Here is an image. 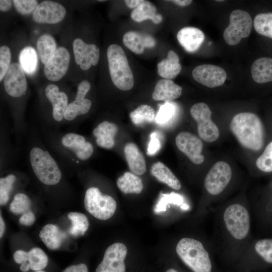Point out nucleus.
Wrapping results in <instances>:
<instances>
[{
	"label": "nucleus",
	"instance_id": "43",
	"mask_svg": "<svg viewBox=\"0 0 272 272\" xmlns=\"http://www.w3.org/2000/svg\"><path fill=\"white\" fill-rule=\"evenodd\" d=\"M11 53L7 46H2L0 48V81H2L10 67Z\"/></svg>",
	"mask_w": 272,
	"mask_h": 272
},
{
	"label": "nucleus",
	"instance_id": "37",
	"mask_svg": "<svg viewBox=\"0 0 272 272\" xmlns=\"http://www.w3.org/2000/svg\"><path fill=\"white\" fill-rule=\"evenodd\" d=\"M31 200L29 197L23 193H16L11 201L9 209L14 214H23L29 211Z\"/></svg>",
	"mask_w": 272,
	"mask_h": 272
},
{
	"label": "nucleus",
	"instance_id": "56",
	"mask_svg": "<svg viewBox=\"0 0 272 272\" xmlns=\"http://www.w3.org/2000/svg\"><path fill=\"white\" fill-rule=\"evenodd\" d=\"M35 272H45V271L41 270L36 271Z\"/></svg>",
	"mask_w": 272,
	"mask_h": 272
},
{
	"label": "nucleus",
	"instance_id": "28",
	"mask_svg": "<svg viewBox=\"0 0 272 272\" xmlns=\"http://www.w3.org/2000/svg\"><path fill=\"white\" fill-rule=\"evenodd\" d=\"M150 172L159 181L166 184L172 189L178 190L181 188V184L179 179L162 162L159 161L154 163Z\"/></svg>",
	"mask_w": 272,
	"mask_h": 272
},
{
	"label": "nucleus",
	"instance_id": "15",
	"mask_svg": "<svg viewBox=\"0 0 272 272\" xmlns=\"http://www.w3.org/2000/svg\"><path fill=\"white\" fill-rule=\"evenodd\" d=\"M192 75L196 82L209 88L223 85L227 78V74L223 68L209 64L196 66Z\"/></svg>",
	"mask_w": 272,
	"mask_h": 272
},
{
	"label": "nucleus",
	"instance_id": "12",
	"mask_svg": "<svg viewBox=\"0 0 272 272\" xmlns=\"http://www.w3.org/2000/svg\"><path fill=\"white\" fill-rule=\"evenodd\" d=\"M175 143L178 149L192 163L199 165L203 162L205 157L201 154L203 144L196 135L187 131L180 132L175 138Z\"/></svg>",
	"mask_w": 272,
	"mask_h": 272
},
{
	"label": "nucleus",
	"instance_id": "39",
	"mask_svg": "<svg viewBox=\"0 0 272 272\" xmlns=\"http://www.w3.org/2000/svg\"><path fill=\"white\" fill-rule=\"evenodd\" d=\"M256 166L263 172H272V141L264 148L262 153L257 159Z\"/></svg>",
	"mask_w": 272,
	"mask_h": 272
},
{
	"label": "nucleus",
	"instance_id": "18",
	"mask_svg": "<svg viewBox=\"0 0 272 272\" xmlns=\"http://www.w3.org/2000/svg\"><path fill=\"white\" fill-rule=\"evenodd\" d=\"M62 147L71 151L79 160L86 161L93 155L94 148L92 144L82 135L68 132L60 139Z\"/></svg>",
	"mask_w": 272,
	"mask_h": 272
},
{
	"label": "nucleus",
	"instance_id": "49",
	"mask_svg": "<svg viewBox=\"0 0 272 272\" xmlns=\"http://www.w3.org/2000/svg\"><path fill=\"white\" fill-rule=\"evenodd\" d=\"M12 6V1L9 0L0 1V10L2 12L9 11Z\"/></svg>",
	"mask_w": 272,
	"mask_h": 272
},
{
	"label": "nucleus",
	"instance_id": "53",
	"mask_svg": "<svg viewBox=\"0 0 272 272\" xmlns=\"http://www.w3.org/2000/svg\"><path fill=\"white\" fill-rule=\"evenodd\" d=\"M20 268L22 271L27 272L30 269V264L28 262H24L21 264Z\"/></svg>",
	"mask_w": 272,
	"mask_h": 272
},
{
	"label": "nucleus",
	"instance_id": "34",
	"mask_svg": "<svg viewBox=\"0 0 272 272\" xmlns=\"http://www.w3.org/2000/svg\"><path fill=\"white\" fill-rule=\"evenodd\" d=\"M155 116L154 109L151 106L146 104L139 106L129 114L131 121L137 125L152 122Z\"/></svg>",
	"mask_w": 272,
	"mask_h": 272
},
{
	"label": "nucleus",
	"instance_id": "46",
	"mask_svg": "<svg viewBox=\"0 0 272 272\" xmlns=\"http://www.w3.org/2000/svg\"><path fill=\"white\" fill-rule=\"evenodd\" d=\"M35 221L34 214L31 211L23 214L19 219V222L23 225L29 226L34 224Z\"/></svg>",
	"mask_w": 272,
	"mask_h": 272
},
{
	"label": "nucleus",
	"instance_id": "25",
	"mask_svg": "<svg viewBox=\"0 0 272 272\" xmlns=\"http://www.w3.org/2000/svg\"><path fill=\"white\" fill-rule=\"evenodd\" d=\"M39 237L46 246L50 250L59 248L66 238L65 233L53 224H47L40 230Z\"/></svg>",
	"mask_w": 272,
	"mask_h": 272
},
{
	"label": "nucleus",
	"instance_id": "52",
	"mask_svg": "<svg viewBox=\"0 0 272 272\" xmlns=\"http://www.w3.org/2000/svg\"><path fill=\"white\" fill-rule=\"evenodd\" d=\"M5 231V224L2 218V216L0 217V237L2 238Z\"/></svg>",
	"mask_w": 272,
	"mask_h": 272
},
{
	"label": "nucleus",
	"instance_id": "13",
	"mask_svg": "<svg viewBox=\"0 0 272 272\" xmlns=\"http://www.w3.org/2000/svg\"><path fill=\"white\" fill-rule=\"evenodd\" d=\"M24 71L19 63H12L4 77V88L10 96L18 98L24 95L27 89Z\"/></svg>",
	"mask_w": 272,
	"mask_h": 272
},
{
	"label": "nucleus",
	"instance_id": "21",
	"mask_svg": "<svg viewBox=\"0 0 272 272\" xmlns=\"http://www.w3.org/2000/svg\"><path fill=\"white\" fill-rule=\"evenodd\" d=\"M205 38L203 32L194 27H185L177 33L179 44L188 52H194L200 47Z\"/></svg>",
	"mask_w": 272,
	"mask_h": 272
},
{
	"label": "nucleus",
	"instance_id": "27",
	"mask_svg": "<svg viewBox=\"0 0 272 272\" xmlns=\"http://www.w3.org/2000/svg\"><path fill=\"white\" fill-rule=\"evenodd\" d=\"M251 72L253 80L257 83L272 82V58L257 59L251 65Z\"/></svg>",
	"mask_w": 272,
	"mask_h": 272
},
{
	"label": "nucleus",
	"instance_id": "24",
	"mask_svg": "<svg viewBox=\"0 0 272 272\" xmlns=\"http://www.w3.org/2000/svg\"><path fill=\"white\" fill-rule=\"evenodd\" d=\"M124 152L130 170L138 175L145 174L147 171L146 163L137 145L132 143H127Z\"/></svg>",
	"mask_w": 272,
	"mask_h": 272
},
{
	"label": "nucleus",
	"instance_id": "4",
	"mask_svg": "<svg viewBox=\"0 0 272 272\" xmlns=\"http://www.w3.org/2000/svg\"><path fill=\"white\" fill-rule=\"evenodd\" d=\"M29 161L33 172L42 183L53 185L59 182L61 172L47 151L39 147H33L29 153Z\"/></svg>",
	"mask_w": 272,
	"mask_h": 272
},
{
	"label": "nucleus",
	"instance_id": "9",
	"mask_svg": "<svg viewBox=\"0 0 272 272\" xmlns=\"http://www.w3.org/2000/svg\"><path fill=\"white\" fill-rule=\"evenodd\" d=\"M230 165L224 161L216 163L207 174L204 186L207 191L213 195L221 193L229 183L232 177Z\"/></svg>",
	"mask_w": 272,
	"mask_h": 272
},
{
	"label": "nucleus",
	"instance_id": "55",
	"mask_svg": "<svg viewBox=\"0 0 272 272\" xmlns=\"http://www.w3.org/2000/svg\"><path fill=\"white\" fill-rule=\"evenodd\" d=\"M181 208L183 209H187L188 208V207L186 206V205H183L181 207Z\"/></svg>",
	"mask_w": 272,
	"mask_h": 272
},
{
	"label": "nucleus",
	"instance_id": "54",
	"mask_svg": "<svg viewBox=\"0 0 272 272\" xmlns=\"http://www.w3.org/2000/svg\"><path fill=\"white\" fill-rule=\"evenodd\" d=\"M166 272H178V271L173 268H170L167 270Z\"/></svg>",
	"mask_w": 272,
	"mask_h": 272
},
{
	"label": "nucleus",
	"instance_id": "40",
	"mask_svg": "<svg viewBox=\"0 0 272 272\" xmlns=\"http://www.w3.org/2000/svg\"><path fill=\"white\" fill-rule=\"evenodd\" d=\"M254 250L265 262L272 263V238H264L256 242Z\"/></svg>",
	"mask_w": 272,
	"mask_h": 272
},
{
	"label": "nucleus",
	"instance_id": "32",
	"mask_svg": "<svg viewBox=\"0 0 272 272\" xmlns=\"http://www.w3.org/2000/svg\"><path fill=\"white\" fill-rule=\"evenodd\" d=\"M20 64L25 72L29 75L34 73L37 66V55L35 49L30 46L24 48L19 56Z\"/></svg>",
	"mask_w": 272,
	"mask_h": 272
},
{
	"label": "nucleus",
	"instance_id": "1",
	"mask_svg": "<svg viewBox=\"0 0 272 272\" xmlns=\"http://www.w3.org/2000/svg\"><path fill=\"white\" fill-rule=\"evenodd\" d=\"M230 128L239 143L246 149L260 151L263 147L265 131L259 117L251 112H241L232 118Z\"/></svg>",
	"mask_w": 272,
	"mask_h": 272
},
{
	"label": "nucleus",
	"instance_id": "29",
	"mask_svg": "<svg viewBox=\"0 0 272 272\" xmlns=\"http://www.w3.org/2000/svg\"><path fill=\"white\" fill-rule=\"evenodd\" d=\"M131 18L137 22H141L150 19L156 24L162 21V16L157 14V9L155 5L149 1H144L131 13Z\"/></svg>",
	"mask_w": 272,
	"mask_h": 272
},
{
	"label": "nucleus",
	"instance_id": "10",
	"mask_svg": "<svg viewBox=\"0 0 272 272\" xmlns=\"http://www.w3.org/2000/svg\"><path fill=\"white\" fill-rule=\"evenodd\" d=\"M126 254L127 248L124 244L118 242L110 245L95 272H125L124 260Z\"/></svg>",
	"mask_w": 272,
	"mask_h": 272
},
{
	"label": "nucleus",
	"instance_id": "17",
	"mask_svg": "<svg viewBox=\"0 0 272 272\" xmlns=\"http://www.w3.org/2000/svg\"><path fill=\"white\" fill-rule=\"evenodd\" d=\"M66 10L61 4L44 1L38 4L33 13L34 21L38 23L56 24L62 21L66 15Z\"/></svg>",
	"mask_w": 272,
	"mask_h": 272
},
{
	"label": "nucleus",
	"instance_id": "57",
	"mask_svg": "<svg viewBox=\"0 0 272 272\" xmlns=\"http://www.w3.org/2000/svg\"><path fill=\"white\" fill-rule=\"evenodd\" d=\"M217 1V2H222V1H221V0L219 1V0H217V1Z\"/></svg>",
	"mask_w": 272,
	"mask_h": 272
},
{
	"label": "nucleus",
	"instance_id": "50",
	"mask_svg": "<svg viewBox=\"0 0 272 272\" xmlns=\"http://www.w3.org/2000/svg\"><path fill=\"white\" fill-rule=\"evenodd\" d=\"M144 1L143 0H125L124 2L127 7L129 8H136Z\"/></svg>",
	"mask_w": 272,
	"mask_h": 272
},
{
	"label": "nucleus",
	"instance_id": "48",
	"mask_svg": "<svg viewBox=\"0 0 272 272\" xmlns=\"http://www.w3.org/2000/svg\"><path fill=\"white\" fill-rule=\"evenodd\" d=\"M62 272H88V270L85 264L80 263L69 266Z\"/></svg>",
	"mask_w": 272,
	"mask_h": 272
},
{
	"label": "nucleus",
	"instance_id": "3",
	"mask_svg": "<svg viewBox=\"0 0 272 272\" xmlns=\"http://www.w3.org/2000/svg\"><path fill=\"white\" fill-rule=\"evenodd\" d=\"M107 57L110 75L114 85L123 91L131 89L134 85L133 76L122 47L116 44L109 45Z\"/></svg>",
	"mask_w": 272,
	"mask_h": 272
},
{
	"label": "nucleus",
	"instance_id": "51",
	"mask_svg": "<svg viewBox=\"0 0 272 272\" xmlns=\"http://www.w3.org/2000/svg\"><path fill=\"white\" fill-rule=\"evenodd\" d=\"M172 3L180 7H186L189 5L192 2L191 0H173Z\"/></svg>",
	"mask_w": 272,
	"mask_h": 272
},
{
	"label": "nucleus",
	"instance_id": "31",
	"mask_svg": "<svg viewBox=\"0 0 272 272\" xmlns=\"http://www.w3.org/2000/svg\"><path fill=\"white\" fill-rule=\"evenodd\" d=\"M37 48L41 62L44 64L57 49L54 38L49 34H43L38 38Z\"/></svg>",
	"mask_w": 272,
	"mask_h": 272
},
{
	"label": "nucleus",
	"instance_id": "36",
	"mask_svg": "<svg viewBox=\"0 0 272 272\" xmlns=\"http://www.w3.org/2000/svg\"><path fill=\"white\" fill-rule=\"evenodd\" d=\"M48 260L47 256L40 248H33L28 252L27 262L33 270L43 269L47 266Z\"/></svg>",
	"mask_w": 272,
	"mask_h": 272
},
{
	"label": "nucleus",
	"instance_id": "23",
	"mask_svg": "<svg viewBox=\"0 0 272 272\" xmlns=\"http://www.w3.org/2000/svg\"><path fill=\"white\" fill-rule=\"evenodd\" d=\"M182 87L170 79H163L158 81L152 93L155 100L168 102L180 96Z\"/></svg>",
	"mask_w": 272,
	"mask_h": 272
},
{
	"label": "nucleus",
	"instance_id": "45",
	"mask_svg": "<svg viewBox=\"0 0 272 272\" xmlns=\"http://www.w3.org/2000/svg\"><path fill=\"white\" fill-rule=\"evenodd\" d=\"M161 143L158 137V133L154 132L150 135V140L147 149V155L153 156L155 155L161 149Z\"/></svg>",
	"mask_w": 272,
	"mask_h": 272
},
{
	"label": "nucleus",
	"instance_id": "44",
	"mask_svg": "<svg viewBox=\"0 0 272 272\" xmlns=\"http://www.w3.org/2000/svg\"><path fill=\"white\" fill-rule=\"evenodd\" d=\"M13 2L17 11L23 15L33 13L38 5V2L35 0H14Z\"/></svg>",
	"mask_w": 272,
	"mask_h": 272
},
{
	"label": "nucleus",
	"instance_id": "22",
	"mask_svg": "<svg viewBox=\"0 0 272 272\" xmlns=\"http://www.w3.org/2000/svg\"><path fill=\"white\" fill-rule=\"evenodd\" d=\"M118 130L117 126L113 122L103 121L99 123L92 131L96 138V144L102 148H112L115 145V137Z\"/></svg>",
	"mask_w": 272,
	"mask_h": 272
},
{
	"label": "nucleus",
	"instance_id": "33",
	"mask_svg": "<svg viewBox=\"0 0 272 272\" xmlns=\"http://www.w3.org/2000/svg\"><path fill=\"white\" fill-rule=\"evenodd\" d=\"M72 223L69 233L74 237L83 236L88 229L89 223L87 217L83 214L71 212L67 215Z\"/></svg>",
	"mask_w": 272,
	"mask_h": 272
},
{
	"label": "nucleus",
	"instance_id": "11",
	"mask_svg": "<svg viewBox=\"0 0 272 272\" xmlns=\"http://www.w3.org/2000/svg\"><path fill=\"white\" fill-rule=\"evenodd\" d=\"M70 60L68 50L62 46L57 48L45 64L43 70L46 78L52 82L60 80L67 71Z\"/></svg>",
	"mask_w": 272,
	"mask_h": 272
},
{
	"label": "nucleus",
	"instance_id": "20",
	"mask_svg": "<svg viewBox=\"0 0 272 272\" xmlns=\"http://www.w3.org/2000/svg\"><path fill=\"white\" fill-rule=\"evenodd\" d=\"M124 45L132 52L140 54L145 48H153L156 44L155 38L148 34L135 31H129L123 36Z\"/></svg>",
	"mask_w": 272,
	"mask_h": 272
},
{
	"label": "nucleus",
	"instance_id": "41",
	"mask_svg": "<svg viewBox=\"0 0 272 272\" xmlns=\"http://www.w3.org/2000/svg\"><path fill=\"white\" fill-rule=\"evenodd\" d=\"M182 202V197L178 194L173 192L170 194H161L160 199L155 206L154 212L155 213H159L165 212L167 209L168 203H173L179 205Z\"/></svg>",
	"mask_w": 272,
	"mask_h": 272
},
{
	"label": "nucleus",
	"instance_id": "47",
	"mask_svg": "<svg viewBox=\"0 0 272 272\" xmlns=\"http://www.w3.org/2000/svg\"><path fill=\"white\" fill-rule=\"evenodd\" d=\"M27 257L28 252L22 250L16 251L13 255L14 261L21 264L24 262H27Z\"/></svg>",
	"mask_w": 272,
	"mask_h": 272
},
{
	"label": "nucleus",
	"instance_id": "42",
	"mask_svg": "<svg viewBox=\"0 0 272 272\" xmlns=\"http://www.w3.org/2000/svg\"><path fill=\"white\" fill-rule=\"evenodd\" d=\"M176 107L169 102H166L159 108L156 116V121L157 123L163 124L170 120L175 113Z\"/></svg>",
	"mask_w": 272,
	"mask_h": 272
},
{
	"label": "nucleus",
	"instance_id": "35",
	"mask_svg": "<svg viewBox=\"0 0 272 272\" xmlns=\"http://www.w3.org/2000/svg\"><path fill=\"white\" fill-rule=\"evenodd\" d=\"M253 26L258 33L272 39V13L257 14L254 18Z\"/></svg>",
	"mask_w": 272,
	"mask_h": 272
},
{
	"label": "nucleus",
	"instance_id": "7",
	"mask_svg": "<svg viewBox=\"0 0 272 272\" xmlns=\"http://www.w3.org/2000/svg\"><path fill=\"white\" fill-rule=\"evenodd\" d=\"M229 21V25L223 33L224 39L228 44L236 45L242 38L249 36L252 20L248 12L241 10H234L230 14Z\"/></svg>",
	"mask_w": 272,
	"mask_h": 272
},
{
	"label": "nucleus",
	"instance_id": "6",
	"mask_svg": "<svg viewBox=\"0 0 272 272\" xmlns=\"http://www.w3.org/2000/svg\"><path fill=\"white\" fill-rule=\"evenodd\" d=\"M84 205L90 214L101 220L112 217L116 209L115 199L110 195L102 193L96 187H90L86 190Z\"/></svg>",
	"mask_w": 272,
	"mask_h": 272
},
{
	"label": "nucleus",
	"instance_id": "16",
	"mask_svg": "<svg viewBox=\"0 0 272 272\" xmlns=\"http://www.w3.org/2000/svg\"><path fill=\"white\" fill-rule=\"evenodd\" d=\"M75 61L83 71L91 65L97 64L99 60V48L93 44H87L80 38L75 39L73 43Z\"/></svg>",
	"mask_w": 272,
	"mask_h": 272
},
{
	"label": "nucleus",
	"instance_id": "26",
	"mask_svg": "<svg viewBox=\"0 0 272 272\" xmlns=\"http://www.w3.org/2000/svg\"><path fill=\"white\" fill-rule=\"evenodd\" d=\"M157 69L158 73L161 77L170 80L175 78L181 70L178 55L173 50H169L167 58L158 63Z\"/></svg>",
	"mask_w": 272,
	"mask_h": 272
},
{
	"label": "nucleus",
	"instance_id": "8",
	"mask_svg": "<svg viewBox=\"0 0 272 272\" xmlns=\"http://www.w3.org/2000/svg\"><path fill=\"white\" fill-rule=\"evenodd\" d=\"M190 112L197 122L199 137L206 142L216 141L219 137V130L211 119L212 112L209 106L203 102L196 103L192 106Z\"/></svg>",
	"mask_w": 272,
	"mask_h": 272
},
{
	"label": "nucleus",
	"instance_id": "19",
	"mask_svg": "<svg viewBox=\"0 0 272 272\" xmlns=\"http://www.w3.org/2000/svg\"><path fill=\"white\" fill-rule=\"evenodd\" d=\"M45 94L52 107L53 119L56 122H61L64 119V113L69 104L67 95L60 91L58 87L52 84L46 87Z\"/></svg>",
	"mask_w": 272,
	"mask_h": 272
},
{
	"label": "nucleus",
	"instance_id": "30",
	"mask_svg": "<svg viewBox=\"0 0 272 272\" xmlns=\"http://www.w3.org/2000/svg\"><path fill=\"white\" fill-rule=\"evenodd\" d=\"M116 184L118 188L125 194H139L143 188L141 179L136 174L128 172L118 177Z\"/></svg>",
	"mask_w": 272,
	"mask_h": 272
},
{
	"label": "nucleus",
	"instance_id": "5",
	"mask_svg": "<svg viewBox=\"0 0 272 272\" xmlns=\"http://www.w3.org/2000/svg\"><path fill=\"white\" fill-rule=\"evenodd\" d=\"M223 219L226 230L232 238L242 240L250 229V215L247 209L239 203H233L225 210Z\"/></svg>",
	"mask_w": 272,
	"mask_h": 272
},
{
	"label": "nucleus",
	"instance_id": "38",
	"mask_svg": "<svg viewBox=\"0 0 272 272\" xmlns=\"http://www.w3.org/2000/svg\"><path fill=\"white\" fill-rule=\"evenodd\" d=\"M16 181V176L10 174L0 179V204L6 205L9 201L11 192Z\"/></svg>",
	"mask_w": 272,
	"mask_h": 272
},
{
	"label": "nucleus",
	"instance_id": "2",
	"mask_svg": "<svg viewBox=\"0 0 272 272\" xmlns=\"http://www.w3.org/2000/svg\"><path fill=\"white\" fill-rule=\"evenodd\" d=\"M176 251L193 272H211L212 265L209 254L200 241L192 238H183L178 242Z\"/></svg>",
	"mask_w": 272,
	"mask_h": 272
},
{
	"label": "nucleus",
	"instance_id": "14",
	"mask_svg": "<svg viewBox=\"0 0 272 272\" xmlns=\"http://www.w3.org/2000/svg\"><path fill=\"white\" fill-rule=\"evenodd\" d=\"M90 89V84L87 80H83L79 84L74 100L67 105L64 119L71 121L77 117L85 115L89 112L92 102L85 97Z\"/></svg>",
	"mask_w": 272,
	"mask_h": 272
}]
</instances>
